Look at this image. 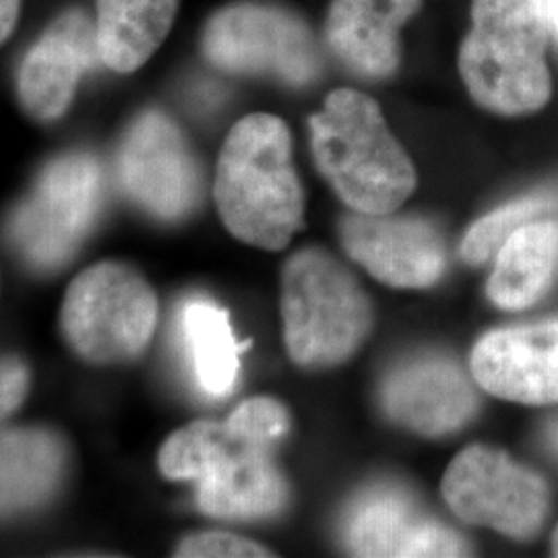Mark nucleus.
<instances>
[{"instance_id": "obj_19", "label": "nucleus", "mask_w": 558, "mask_h": 558, "mask_svg": "<svg viewBox=\"0 0 558 558\" xmlns=\"http://www.w3.org/2000/svg\"><path fill=\"white\" fill-rule=\"evenodd\" d=\"M179 0H96V29L104 66L137 71L166 40Z\"/></svg>"}, {"instance_id": "obj_22", "label": "nucleus", "mask_w": 558, "mask_h": 558, "mask_svg": "<svg viewBox=\"0 0 558 558\" xmlns=\"http://www.w3.org/2000/svg\"><path fill=\"white\" fill-rule=\"evenodd\" d=\"M228 422L236 426L246 437L265 445H271L274 440L281 439L290 428L286 408L271 398L248 399L240 403Z\"/></svg>"}, {"instance_id": "obj_28", "label": "nucleus", "mask_w": 558, "mask_h": 558, "mask_svg": "<svg viewBox=\"0 0 558 558\" xmlns=\"http://www.w3.org/2000/svg\"><path fill=\"white\" fill-rule=\"evenodd\" d=\"M553 555L558 557V525L557 530H555V536H553Z\"/></svg>"}, {"instance_id": "obj_3", "label": "nucleus", "mask_w": 558, "mask_h": 558, "mask_svg": "<svg viewBox=\"0 0 558 558\" xmlns=\"http://www.w3.org/2000/svg\"><path fill=\"white\" fill-rule=\"evenodd\" d=\"M311 143L320 174L359 214H391L416 189V172L391 135L377 101L354 89L329 94L311 117Z\"/></svg>"}, {"instance_id": "obj_14", "label": "nucleus", "mask_w": 558, "mask_h": 558, "mask_svg": "<svg viewBox=\"0 0 558 558\" xmlns=\"http://www.w3.org/2000/svg\"><path fill=\"white\" fill-rule=\"evenodd\" d=\"M391 418L426 437L449 435L476 412V393L463 371L445 356H420L396 368L383 385Z\"/></svg>"}, {"instance_id": "obj_12", "label": "nucleus", "mask_w": 558, "mask_h": 558, "mask_svg": "<svg viewBox=\"0 0 558 558\" xmlns=\"http://www.w3.org/2000/svg\"><path fill=\"white\" fill-rule=\"evenodd\" d=\"M472 375L497 398L544 405L558 401V319L507 327L480 339Z\"/></svg>"}, {"instance_id": "obj_27", "label": "nucleus", "mask_w": 558, "mask_h": 558, "mask_svg": "<svg viewBox=\"0 0 558 558\" xmlns=\"http://www.w3.org/2000/svg\"><path fill=\"white\" fill-rule=\"evenodd\" d=\"M546 440H548V445H550V447H553V449H555V451L558 453V420L548 426Z\"/></svg>"}, {"instance_id": "obj_11", "label": "nucleus", "mask_w": 558, "mask_h": 558, "mask_svg": "<svg viewBox=\"0 0 558 558\" xmlns=\"http://www.w3.org/2000/svg\"><path fill=\"white\" fill-rule=\"evenodd\" d=\"M341 242L371 276L393 288H428L445 274V242L418 218L354 211L341 221Z\"/></svg>"}, {"instance_id": "obj_17", "label": "nucleus", "mask_w": 558, "mask_h": 558, "mask_svg": "<svg viewBox=\"0 0 558 558\" xmlns=\"http://www.w3.org/2000/svg\"><path fill=\"white\" fill-rule=\"evenodd\" d=\"M557 274L558 220L538 218L502 242L486 294L505 311H521L548 292Z\"/></svg>"}, {"instance_id": "obj_15", "label": "nucleus", "mask_w": 558, "mask_h": 558, "mask_svg": "<svg viewBox=\"0 0 558 558\" xmlns=\"http://www.w3.org/2000/svg\"><path fill=\"white\" fill-rule=\"evenodd\" d=\"M348 544L359 557H463L468 544L393 488H379L354 505Z\"/></svg>"}, {"instance_id": "obj_24", "label": "nucleus", "mask_w": 558, "mask_h": 558, "mask_svg": "<svg viewBox=\"0 0 558 558\" xmlns=\"http://www.w3.org/2000/svg\"><path fill=\"white\" fill-rule=\"evenodd\" d=\"M29 387L27 366L20 359H0V420L15 412Z\"/></svg>"}, {"instance_id": "obj_5", "label": "nucleus", "mask_w": 558, "mask_h": 558, "mask_svg": "<svg viewBox=\"0 0 558 558\" xmlns=\"http://www.w3.org/2000/svg\"><path fill=\"white\" fill-rule=\"evenodd\" d=\"M281 315L290 359L306 368L354 356L373 325L359 281L323 251H302L286 263Z\"/></svg>"}, {"instance_id": "obj_23", "label": "nucleus", "mask_w": 558, "mask_h": 558, "mask_svg": "<svg viewBox=\"0 0 558 558\" xmlns=\"http://www.w3.org/2000/svg\"><path fill=\"white\" fill-rule=\"evenodd\" d=\"M177 557H271V553L253 539L226 532H205L184 539L177 550Z\"/></svg>"}, {"instance_id": "obj_4", "label": "nucleus", "mask_w": 558, "mask_h": 558, "mask_svg": "<svg viewBox=\"0 0 558 558\" xmlns=\"http://www.w3.org/2000/svg\"><path fill=\"white\" fill-rule=\"evenodd\" d=\"M269 447L226 422L201 420L163 442L166 478L197 482V505L214 518L260 519L286 505V482Z\"/></svg>"}, {"instance_id": "obj_20", "label": "nucleus", "mask_w": 558, "mask_h": 558, "mask_svg": "<svg viewBox=\"0 0 558 558\" xmlns=\"http://www.w3.org/2000/svg\"><path fill=\"white\" fill-rule=\"evenodd\" d=\"M182 333L201 389L211 398L230 396L239 379L240 352L248 343L239 345L228 313L209 300H189Z\"/></svg>"}, {"instance_id": "obj_16", "label": "nucleus", "mask_w": 558, "mask_h": 558, "mask_svg": "<svg viewBox=\"0 0 558 558\" xmlns=\"http://www.w3.org/2000/svg\"><path fill=\"white\" fill-rule=\"evenodd\" d=\"M422 0H333L327 41L352 71L387 77L398 69L399 29Z\"/></svg>"}, {"instance_id": "obj_10", "label": "nucleus", "mask_w": 558, "mask_h": 558, "mask_svg": "<svg viewBox=\"0 0 558 558\" xmlns=\"http://www.w3.org/2000/svg\"><path fill=\"white\" fill-rule=\"evenodd\" d=\"M117 168L122 191L160 220H180L199 203V166L179 126L158 110L129 126Z\"/></svg>"}, {"instance_id": "obj_8", "label": "nucleus", "mask_w": 558, "mask_h": 558, "mask_svg": "<svg viewBox=\"0 0 558 558\" xmlns=\"http://www.w3.org/2000/svg\"><path fill=\"white\" fill-rule=\"evenodd\" d=\"M442 497L465 523L515 539L534 538L550 509L544 478L486 445H472L451 461L442 478Z\"/></svg>"}, {"instance_id": "obj_7", "label": "nucleus", "mask_w": 558, "mask_h": 558, "mask_svg": "<svg viewBox=\"0 0 558 558\" xmlns=\"http://www.w3.org/2000/svg\"><path fill=\"white\" fill-rule=\"evenodd\" d=\"M100 203V163L87 154L62 156L41 172L34 191L13 211L9 240L32 267L57 269L77 251Z\"/></svg>"}, {"instance_id": "obj_1", "label": "nucleus", "mask_w": 558, "mask_h": 558, "mask_svg": "<svg viewBox=\"0 0 558 558\" xmlns=\"http://www.w3.org/2000/svg\"><path fill=\"white\" fill-rule=\"evenodd\" d=\"M216 201L236 239L281 251L302 226L304 197L292 163L288 126L271 114H251L221 147Z\"/></svg>"}, {"instance_id": "obj_26", "label": "nucleus", "mask_w": 558, "mask_h": 558, "mask_svg": "<svg viewBox=\"0 0 558 558\" xmlns=\"http://www.w3.org/2000/svg\"><path fill=\"white\" fill-rule=\"evenodd\" d=\"M544 9L548 15L550 32H555L558 36V0H544Z\"/></svg>"}, {"instance_id": "obj_13", "label": "nucleus", "mask_w": 558, "mask_h": 558, "mask_svg": "<svg viewBox=\"0 0 558 558\" xmlns=\"http://www.w3.org/2000/svg\"><path fill=\"white\" fill-rule=\"evenodd\" d=\"M100 64L96 20L83 11H69L46 29L21 62V101L36 119H59L75 98L81 77Z\"/></svg>"}, {"instance_id": "obj_9", "label": "nucleus", "mask_w": 558, "mask_h": 558, "mask_svg": "<svg viewBox=\"0 0 558 558\" xmlns=\"http://www.w3.org/2000/svg\"><path fill=\"white\" fill-rule=\"evenodd\" d=\"M203 52L230 73H269L306 85L319 73V54L304 21L276 4L240 2L205 27Z\"/></svg>"}, {"instance_id": "obj_25", "label": "nucleus", "mask_w": 558, "mask_h": 558, "mask_svg": "<svg viewBox=\"0 0 558 558\" xmlns=\"http://www.w3.org/2000/svg\"><path fill=\"white\" fill-rule=\"evenodd\" d=\"M21 0H0V44L9 38L20 17Z\"/></svg>"}, {"instance_id": "obj_6", "label": "nucleus", "mask_w": 558, "mask_h": 558, "mask_svg": "<svg viewBox=\"0 0 558 558\" xmlns=\"http://www.w3.org/2000/svg\"><path fill=\"white\" fill-rule=\"evenodd\" d=\"M64 338L94 364L137 359L158 323V299L140 274L100 263L73 279L60 311Z\"/></svg>"}, {"instance_id": "obj_2", "label": "nucleus", "mask_w": 558, "mask_h": 558, "mask_svg": "<svg viewBox=\"0 0 558 558\" xmlns=\"http://www.w3.org/2000/svg\"><path fill=\"white\" fill-rule=\"evenodd\" d=\"M544 0H474L459 71L470 96L502 117L538 112L553 96Z\"/></svg>"}, {"instance_id": "obj_21", "label": "nucleus", "mask_w": 558, "mask_h": 558, "mask_svg": "<svg viewBox=\"0 0 558 558\" xmlns=\"http://www.w3.org/2000/svg\"><path fill=\"white\" fill-rule=\"evenodd\" d=\"M558 211V191H539L534 195L511 201L493 214L476 221L461 246V257L470 265H482L490 259L502 242L527 221L548 218Z\"/></svg>"}, {"instance_id": "obj_18", "label": "nucleus", "mask_w": 558, "mask_h": 558, "mask_svg": "<svg viewBox=\"0 0 558 558\" xmlns=\"http://www.w3.org/2000/svg\"><path fill=\"white\" fill-rule=\"evenodd\" d=\"M62 440L41 428L0 433V515L32 509L57 490L64 472Z\"/></svg>"}]
</instances>
